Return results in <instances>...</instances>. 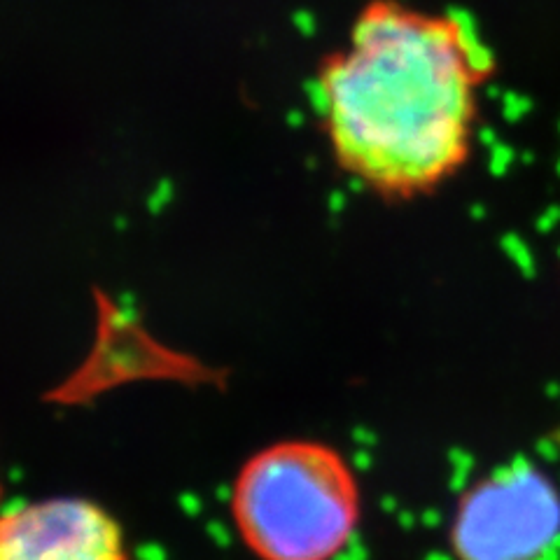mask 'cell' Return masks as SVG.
Here are the masks:
<instances>
[{
	"label": "cell",
	"mask_w": 560,
	"mask_h": 560,
	"mask_svg": "<svg viewBox=\"0 0 560 560\" xmlns=\"http://www.w3.org/2000/svg\"><path fill=\"white\" fill-rule=\"evenodd\" d=\"M469 19L420 21L376 5L355 31L348 59L332 61L325 84L341 157L385 189L441 178L467 154L472 84Z\"/></svg>",
	"instance_id": "obj_1"
},
{
	"label": "cell",
	"mask_w": 560,
	"mask_h": 560,
	"mask_svg": "<svg viewBox=\"0 0 560 560\" xmlns=\"http://www.w3.org/2000/svg\"><path fill=\"white\" fill-rule=\"evenodd\" d=\"M231 516L259 560H334L360 523V488L334 448L283 441L241 467Z\"/></svg>",
	"instance_id": "obj_2"
},
{
	"label": "cell",
	"mask_w": 560,
	"mask_h": 560,
	"mask_svg": "<svg viewBox=\"0 0 560 560\" xmlns=\"http://www.w3.org/2000/svg\"><path fill=\"white\" fill-rule=\"evenodd\" d=\"M558 537V490L525 462L469 488L451 528L458 560H539Z\"/></svg>",
	"instance_id": "obj_3"
},
{
	"label": "cell",
	"mask_w": 560,
	"mask_h": 560,
	"mask_svg": "<svg viewBox=\"0 0 560 560\" xmlns=\"http://www.w3.org/2000/svg\"><path fill=\"white\" fill-rule=\"evenodd\" d=\"M96 306L98 336L94 350L73 376L49 392L47 399L56 404H87L105 390L140 378L222 385V371L161 346L140 327L136 313L112 304L101 292H96Z\"/></svg>",
	"instance_id": "obj_4"
},
{
	"label": "cell",
	"mask_w": 560,
	"mask_h": 560,
	"mask_svg": "<svg viewBox=\"0 0 560 560\" xmlns=\"http://www.w3.org/2000/svg\"><path fill=\"white\" fill-rule=\"evenodd\" d=\"M0 560H131L122 528L82 497L14 507L0 523Z\"/></svg>",
	"instance_id": "obj_5"
},
{
	"label": "cell",
	"mask_w": 560,
	"mask_h": 560,
	"mask_svg": "<svg viewBox=\"0 0 560 560\" xmlns=\"http://www.w3.org/2000/svg\"><path fill=\"white\" fill-rule=\"evenodd\" d=\"M504 248H507L509 255L516 259L518 266H521V269H525V276H532V257H530L528 248H525V245L518 241L516 236L504 238Z\"/></svg>",
	"instance_id": "obj_6"
},
{
	"label": "cell",
	"mask_w": 560,
	"mask_h": 560,
	"mask_svg": "<svg viewBox=\"0 0 560 560\" xmlns=\"http://www.w3.org/2000/svg\"><path fill=\"white\" fill-rule=\"evenodd\" d=\"M509 161H511V150H509V147H495V150H493V171L495 173L507 171Z\"/></svg>",
	"instance_id": "obj_7"
},
{
	"label": "cell",
	"mask_w": 560,
	"mask_h": 560,
	"mask_svg": "<svg viewBox=\"0 0 560 560\" xmlns=\"http://www.w3.org/2000/svg\"><path fill=\"white\" fill-rule=\"evenodd\" d=\"M528 101H525V98H518V96H507V117L509 119H516V117H521V115H525L523 110H528Z\"/></svg>",
	"instance_id": "obj_8"
},
{
	"label": "cell",
	"mask_w": 560,
	"mask_h": 560,
	"mask_svg": "<svg viewBox=\"0 0 560 560\" xmlns=\"http://www.w3.org/2000/svg\"><path fill=\"white\" fill-rule=\"evenodd\" d=\"M560 215V210L558 208H551L549 210V217H546V220H539V229H549L551 227V220L553 217H558Z\"/></svg>",
	"instance_id": "obj_9"
},
{
	"label": "cell",
	"mask_w": 560,
	"mask_h": 560,
	"mask_svg": "<svg viewBox=\"0 0 560 560\" xmlns=\"http://www.w3.org/2000/svg\"><path fill=\"white\" fill-rule=\"evenodd\" d=\"M558 171H560V164H558Z\"/></svg>",
	"instance_id": "obj_10"
}]
</instances>
